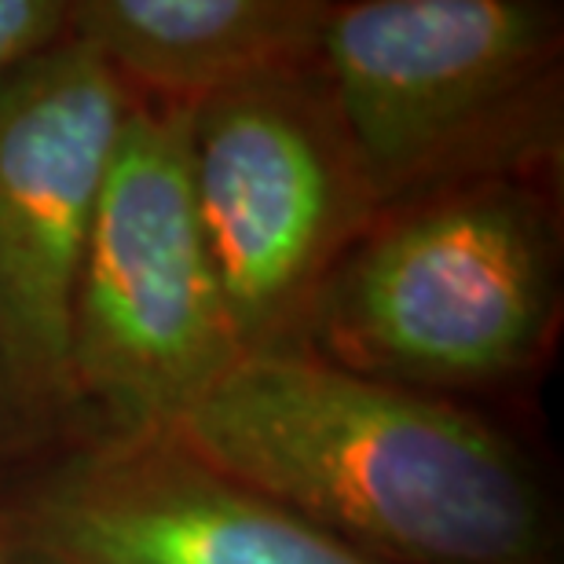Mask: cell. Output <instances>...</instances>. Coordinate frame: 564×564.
I'll use <instances>...</instances> for the list:
<instances>
[{"label": "cell", "instance_id": "9c48e42d", "mask_svg": "<svg viewBox=\"0 0 564 564\" xmlns=\"http://www.w3.org/2000/svg\"><path fill=\"white\" fill-rule=\"evenodd\" d=\"M66 37L63 0H0V85Z\"/></svg>", "mask_w": 564, "mask_h": 564}, {"label": "cell", "instance_id": "3957f363", "mask_svg": "<svg viewBox=\"0 0 564 564\" xmlns=\"http://www.w3.org/2000/svg\"><path fill=\"white\" fill-rule=\"evenodd\" d=\"M554 312L546 198L524 176H480L381 209L323 282L301 348L440 397L521 375Z\"/></svg>", "mask_w": 564, "mask_h": 564}, {"label": "cell", "instance_id": "7a4b0ae2", "mask_svg": "<svg viewBox=\"0 0 564 564\" xmlns=\"http://www.w3.org/2000/svg\"><path fill=\"white\" fill-rule=\"evenodd\" d=\"M312 74L378 213L557 147L561 8L543 0L326 4Z\"/></svg>", "mask_w": 564, "mask_h": 564}, {"label": "cell", "instance_id": "ba28073f", "mask_svg": "<svg viewBox=\"0 0 564 564\" xmlns=\"http://www.w3.org/2000/svg\"><path fill=\"white\" fill-rule=\"evenodd\" d=\"M323 15L312 0H74L66 33L137 99L198 107L308 66Z\"/></svg>", "mask_w": 564, "mask_h": 564}, {"label": "cell", "instance_id": "30bf717a", "mask_svg": "<svg viewBox=\"0 0 564 564\" xmlns=\"http://www.w3.org/2000/svg\"><path fill=\"white\" fill-rule=\"evenodd\" d=\"M41 419L26 408V400L19 397L15 381H11L4 359H0V451L19 447L26 440L30 425H37Z\"/></svg>", "mask_w": 564, "mask_h": 564}, {"label": "cell", "instance_id": "8992f818", "mask_svg": "<svg viewBox=\"0 0 564 564\" xmlns=\"http://www.w3.org/2000/svg\"><path fill=\"white\" fill-rule=\"evenodd\" d=\"M132 96L70 33L0 85V359L37 419L70 408V312Z\"/></svg>", "mask_w": 564, "mask_h": 564}, {"label": "cell", "instance_id": "52a82bcc", "mask_svg": "<svg viewBox=\"0 0 564 564\" xmlns=\"http://www.w3.org/2000/svg\"><path fill=\"white\" fill-rule=\"evenodd\" d=\"M0 506L26 564H381L169 436L104 440Z\"/></svg>", "mask_w": 564, "mask_h": 564}, {"label": "cell", "instance_id": "8fae6325", "mask_svg": "<svg viewBox=\"0 0 564 564\" xmlns=\"http://www.w3.org/2000/svg\"><path fill=\"white\" fill-rule=\"evenodd\" d=\"M0 564H26V561L19 557V550H15V539H11V528H8L4 506H0Z\"/></svg>", "mask_w": 564, "mask_h": 564}, {"label": "cell", "instance_id": "277c9868", "mask_svg": "<svg viewBox=\"0 0 564 564\" xmlns=\"http://www.w3.org/2000/svg\"><path fill=\"white\" fill-rule=\"evenodd\" d=\"M191 107L132 99L88 228L70 312V392L107 440L162 436L242 356L202 231Z\"/></svg>", "mask_w": 564, "mask_h": 564}, {"label": "cell", "instance_id": "5b68a950", "mask_svg": "<svg viewBox=\"0 0 564 564\" xmlns=\"http://www.w3.org/2000/svg\"><path fill=\"white\" fill-rule=\"evenodd\" d=\"M187 162L242 356L297 348L323 282L378 217L312 63L191 107Z\"/></svg>", "mask_w": 564, "mask_h": 564}, {"label": "cell", "instance_id": "6da1fadb", "mask_svg": "<svg viewBox=\"0 0 564 564\" xmlns=\"http://www.w3.org/2000/svg\"><path fill=\"white\" fill-rule=\"evenodd\" d=\"M162 436L381 564H557L546 495L499 429L304 348L239 356Z\"/></svg>", "mask_w": 564, "mask_h": 564}]
</instances>
